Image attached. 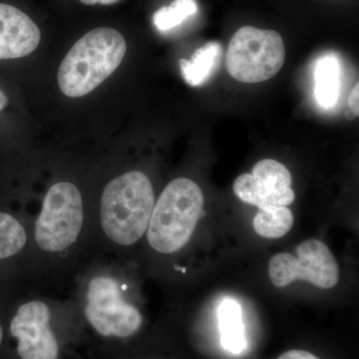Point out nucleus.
Returning a JSON list of instances; mask_svg holds the SVG:
<instances>
[{
  "label": "nucleus",
  "mask_w": 359,
  "mask_h": 359,
  "mask_svg": "<svg viewBox=\"0 0 359 359\" xmlns=\"http://www.w3.org/2000/svg\"><path fill=\"white\" fill-rule=\"evenodd\" d=\"M92 247V221L74 183H54L32 223L28 249L32 276L57 278L76 269Z\"/></svg>",
  "instance_id": "nucleus-1"
},
{
  "label": "nucleus",
  "mask_w": 359,
  "mask_h": 359,
  "mask_svg": "<svg viewBox=\"0 0 359 359\" xmlns=\"http://www.w3.org/2000/svg\"><path fill=\"white\" fill-rule=\"evenodd\" d=\"M155 202L152 182L143 172L134 170L111 180L92 222V247L116 257L119 250L138 244L146 235Z\"/></svg>",
  "instance_id": "nucleus-2"
},
{
  "label": "nucleus",
  "mask_w": 359,
  "mask_h": 359,
  "mask_svg": "<svg viewBox=\"0 0 359 359\" xmlns=\"http://www.w3.org/2000/svg\"><path fill=\"white\" fill-rule=\"evenodd\" d=\"M78 280L76 302L90 327L104 337L126 339L136 334L143 316L127 297L128 285L116 269V263L89 262Z\"/></svg>",
  "instance_id": "nucleus-3"
},
{
  "label": "nucleus",
  "mask_w": 359,
  "mask_h": 359,
  "mask_svg": "<svg viewBox=\"0 0 359 359\" xmlns=\"http://www.w3.org/2000/svg\"><path fill=\"white\" fill-rule=\"evenodd\" d=\"M126 51V40L113 28H96L86 33L73 45L59 67L61 91L71 98L87 95L114 73Z\"/></svg>",
  "instance_id": "nucleus-4"
},
{
  "label": "nucleus",
  "mask_w": 359,
  "mask_h": 359,
  "mask_svg": "<svg viewBox=\"0 0 359 359\" xmlns=\"http://www.w3.org/2000/svg\"><path fill=\"white\" fill-rule=\"evenodd\" d=\"M204 195L199 185L188 178L170 182L155 202L146 238L161 255H173L192 238L204 210Z\"/></svg>",
  "instance_id": "nucleus-5"
},
{
  "label": "nucleus",
  "mask_w": 359,
  "mask_h": 359,
  "mask_svg": "<svg viewBox=\"0 0 359 359\" xmlns=\"http://www.w3.org/2000/svg\"><path fill=\"white\" fill-rule=\"evenodd\" d=\"M285 60V43L280 33L244 26L231 37L226 69L237 81L259 83L276 76Z\"/></svg>",
  "instance_id": "nucleus-6"
},
{
  "label": "nucleus",
  "mask_w": 359,
  "mask_h": 359,
  "mask_svg": "<svg viewBox=\"0 0 359 359\" xmlns=\"http://www.w3.org/2000/svg\"><path fill=\"white\" fill-rule=\"evenodd\" d=\"M295 256L280 252L271 257L269 276L276 287H285L297 280L330 290L339 280V268L330 248L321 241L311 238L295 249Z\"/></svg>",
  "instance_id": "nucleus-7"
},
{
  "label": "nucleus",
  "mask_w": 359,
  "mask_h": 359,
  "mask_svg": "<svg viewBox=\"0 0 359 359\" xmlns=\"http://www.w3.org/2000/svg\"><path fill=\"white\" fill-rule=\"evenodd\" d=\"M54 304L43 295L32 294L16 309L9 330L18 340L21 359H58L60 347L51 327Z\"/></svg>",
  "instance_id": "nucleus-8"
},
{
  "label": "nucleus",
  "mask_w": 359,
  "mask_h": 359,
  "mask_svg": "<svg viewBox=\"0 0 359 359\" xmlns=\"http://www.w3.org/2000/svg\"><path fill=\"white\" fill-rule=\"evenodd\" d=\"M292 175L287 168L276 160L257 162L252 174H243L233 183V192L238 199L259 210L287 207L295 195L290 188Z\"/></svg>",
  "instance_id": "nucleus-9"
},
{
  "label": "nucleus",
  "mask_w": 359,
  "mask_h": 359,
  "mask_svg": "<svg viewBox=\"0 0 359 359\" xmlns=\"http://www.w3.org/2000/svg\"><path fill=\"white\" fill-rule=\"evenodd\" d=\"M39 26L20 9L0 4V60L29 55L39 47Z\"/></svg>",
  "instance_id": "nucleus-10"
},
{
  "label": "nucleus",
  "mask_w": 359,
  "mask_h": 359,
  "mask_svg": "<svg viewBox=\"0 0 359 359\" xmlns=\"http://www.w3.org/2000/svg\"><path fill=\"white\" fill-rule=\"evenodd\" d=\"M219 341L224 351L241 354L247 349L242 306L233 299H224L219 308Z\"/></svg>",
  "instance_id": "nucleus-11"
},
{
  "label": "nucleus",
  "mask_w": 359,
  "mask_h": 359,
  "mask_svg": "<svg viewBox=\"0 0 359 359\" xmlns=\"http://www.w3.org/2000/svg\"><path fill=\"white\" fill-rule=\"evenodd\" d=\"M222 50L219 42H208L197 49L189 60L181 59L180 67L186 83L191 87H199L209 80L221 60Z\"/></svg>",
  "instance_id": "nucleus-12"
},
{
  "label": "nucleus",
  "mask_w": 359,
  "mask_h": 359,
  "mask_svg": "<svg viewBox=\"0 0 359 359\" xmlns=\"http://www.w3.org/2000/svg\"><path fill=\"white\" fill-rule=\"evenodd\" d=\"M340 91V65L335 56L318 59L314 68V97L323 108L334 107Z\"/></svg>",
  "instance_id": "nucleus-13"
},
{
  "label": "nucleus",
  "mask_w": 359,
  "mask_h": 359,
  "mask_svg": "<svg viewBox=\"0 0 359 359\" xmlns=\"http://www.w3.org/2000/svg\"><path fill=\"white\" fill-rule=\"evenodd\" d=\"M30 231L8 212H0V261L11 259L27 250Z\"/></svg>",
  "instance_id": "nucleus-14"
},
{
  "label": "nucleus",
  "mask_w": 359,
  "mask_h": 359,
  "mask_svg": "<svg viewBox=\"0 0 359 359\" xmlns=\"http://www.w3.org/2000/svg\"><path fill=\"white\" fill-rule=\"evenodd\" d=\"M294 214L287 207L259 210L252 221L257 235L266 238H280L294 226Z\"/></svg>",
  "instance_id": "nucleus-15"
},
{
  "label": "nucleus",
  "mask_w": 359,
  "mask_h": 359,
  "mask_svg": "<svg viewBox=\"0 0 359 359\" xmlns=\"http://www.w3.org/2000/svg\"><path fill=\"white\" fill-rule=\"evenodd\" d=\"M198 11L196 0H174L169 6L161 7L153 16L155 27L161 32H167L185 22Z\"/></svg>",
  "instance_id": "nucleus-16"
},
{
  "label": "nucleus",
  "mask_w": 359,
  "mask_h": 359,
  "mask_svg": "<svg viewBox=\"0 0 359 359\" xmlns=\"http://www.w3.org/2000/svg\"><path fill=\"white\" fill-rule=\"evenodd\" d=\"M278 359H320L314 354L309 353L306 351H297V349H292V351H287L283 353Z\"/></svg>",
  "instance_id": "nucleus-17"
},
{
  "label": "nucleus",
  "mask_w": 359,
  "mask_h": 359,
  "mask_svg": "<svg viewBox=\"0 0 359 359\" xmlns=\"http://www.w3.org/2000/svg\"><path fill=\"white\" fill-rule=\"evenodd\" d=\"M359 85L356 83L353 87V91L351 92L348 97V105L351 110L353 111L354 115L358 117L359 115Z\"/></svg>",
  "instance_id": "nucleus-18"
},
{
  "label": "nucleus",
  "mask_w": 359,
  "mask_h": 359,
  "mask_svg": "<svg viewBox=\"0 0 359 359\" xmlns=\"http://www.w3.org/2000/svg\"><path fill=\"white\" fill-rule=\"evenodd\" d=\"M82 4H86V6H94V4H102V6H109V4H114L119 0H80Z\"/></svg>",
  "instance_id": "nucleus-19"
},
{
  "label": "nucleus",
  "mask_w": 359,
  "mask_h": 359,
  "mask_svg": "<svg viewBox=\"0 0 359 359\" xmlns=\"http://www.w3.org/2000/svg\"><path fill=\"white\" fill-rule=\"evenodd\" d=\"M7 103H8V98H7L6 94L0 90V111L6 107Z\"/></svg>",
  "instance_id": "nucleus-20"
},
{
  "label": "nucleus",
  "mask_w": 359,
  "mask_h": 359,
  "mask_svg": "<svg viewBox=\"0 0 359 359\" xmlns=\"http://www.w3.org/2000/svg\"><path fill=\"white\" fill-rule=\"evenodd\" d=\"M346 119L353 120L354 118L356 117V116L354 115V113L353 112V111L348 110V111H346Z\"/></svg>",
  "instance_id": "nucleus-21"
},
{
  "label": "nucleus",
  "mask_w": 359,
  "mask_h": 359,
  "mask_svg": "<svg viewBox=\"0 0 359 359\" xmlns=\"http://www.w3.org/2000/svg\"><path fill=\"white\" fill-rule=\"evenodd\" d=\"M2 340H4V330H2V327L0 325V346H1Z\"/></svg>",
  "instance_id": "nucleus-22"
}]
</instances>
